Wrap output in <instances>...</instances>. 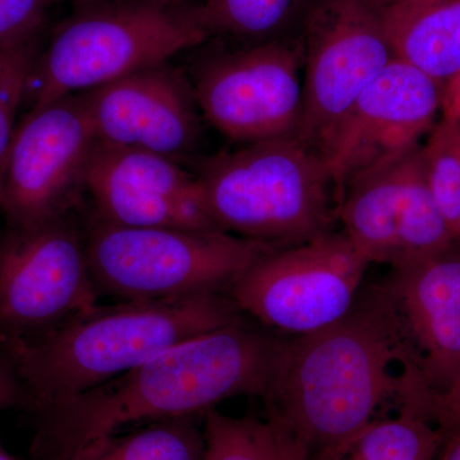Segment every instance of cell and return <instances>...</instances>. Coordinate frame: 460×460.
<instances>
[{
  "label": "cell",
  "instance_id": "obj_1",
  "mask_svg": "<svg viewBox=\"0 0 460 460\" xmlns=\"http://www.w3.org/2000/svg\"><path fill=\"white\" fill-rule=\"evenodd\" d=\"M279 341L241 319L172 345L127 374L38 411L33 456L66 460L131 426L195 417L234 396L263 399Z\"/></svg>",
  "mask_w": 460,
  "mask_h": 460
},
{
  "label": "cell",
  "instance_id": "obj_2",
  "mask_svg": "<svg viewBox=\"0 0 460 460\" xmlns=\"http://www.w3.org/2000/svg\"><path fill=\"white\" fill-rule=\"evenodd\" d=\"M398 332L374 286L328 328L280 339L263 401L269 420L310 458L359 434L387 404L407 401Z\"/></svg>",
  "mask_w": 460,
  "mask_h": 460
},
{
  "label": "cell",
  "instance_id": "obj_3",
  "mask_svg": "<svg viewBox=\"0 0 460 460\" xmlns=\"http://www.w3.org/2000/svg\"><path fill=\"white\" fill-rule=\"evenodd\" d=\"M241 319L226 293L98 304L0 348L13 363L27 410L38 413L127 374L172 345Z\"/></svg>",
  "mask_w": 460,
  "mask_h": 460
},
{
  "label": "cell",
  "instance_id": "obj_4",
  "mask_svg": "<svg viewBox=\"0 0 460 460\" xmlns=\"http://www.w3.org/2000/svg\"><path fill=\"white\" fill-rule=\"evenodd\" d=\"M198 178L217 229L277 248L332 232L338 214L325 159L296 136L219 154Z\"/></svg>",
  "mask_w": 460,
  "mask_h": 460
},
{
  "label": "cell",
  "instance_id": "obj_5",
  "mask_svg": "<svg viewBox=\"0 0 460 460\" xmlns=\"http://www.w3.org/2000/svg\"><path fill=\"white\" fill-rule=\"evenodd\" d=\"M208 38L196 7L120 2L93 5L58 27L27 81V111L168 63Z\"/></svg>",
  "mask_w": 460,
  "mask_h": 460
},
{
  "label": "cell",
  "instance_id": "obj_6",
  "mask_svg": "<svg viewBox=\"0 0 460 460\" xmlns=\"http://www.w3.org/2000/svg\"><path fill=\"white\" fill-rule=\"evenodd\" d=\"M84 246L96 292L122 301L226 293L277 247L220 230L115 226L84 208Z\"/></svg>",
  "mask_w": 460,
  "mask_h": 460
},
{
  "label": "cell",
  "instance_id": "obj_7",
  "mask_svg": "<svg viewBox=\"0 0 460 460\" xmlns=\"http://www.w3.org/2000/svg\"><path fill=\"white\" fill-rule=\"evenodd\" d=\"M385 0H313L305 22L299 138L323 157L356 100L393 59Z\"/></svg>",
  "mask_w": 460,
  "mask_h": 460
},
{
  "label": "cell",
  "instance_id": "obj_8",
  "mask_svg": "<svg viewBox=\"0 0 460 460\" xmlns=\"http://www.w3.org/2000/svg\"><path fill=\"white\" fill-rule=\"evenodd\" d=\"M343 230L277 248L228 290L233 304L265 328L304 335L332 325L352 308L367 270Z\"/></svg>",
  "mask_w": 460,
  "mask_h": 460
},
{
  "label": "cell",
  "instance_id": "obj_9",
  "mask_svg": "<svg viewBox=\"0 0 460 460\" xmlns=\"http://www.w3.org/2000/svg\"><path fill=\"white\" fill-rule=\"evenodd\" d=\"M96 141L77 93L23 114L0 168V211L8 226L29 228L80 214Z\"/></svg>",
  "mask_w": 460,
  "mask_h": 460
},
{
  "label": "cell",
  "instance_id": "obj_10",
  "mask_svg": "<svg viewBox=\"0 0 460 460\" xmlns=\"http://www.w3.org/2000/svg\"><path fill=\"white\" fill-rule=\"evenodd\" d=\"M80 214L8 226L0 235V343L40 334L98 305Z\"/></svg>",
  "mask_w": 460,
  "mask_h": 460
},
{
  "label": "cell",
  "instance_id": "obj_11",
  "mask_svg": "<svg viewBox=\"0 0 460 460\" xmlns=\"http://www.w3.org/2000/svg\"><path fill=\"white\" fill-rule=\"evenodd\" d=\"M302 48L275 39L199 62L192 83L199 111L242 144L298 135L304 113Z\"/></svg>",
  "mask_w": 460,
  "mask_h": 460
},
{
  "label": "cell",
  "instance_id": "obj_12",
  "mask_svg": "<svg viewBox=\"0 0 460 460\" xmlns=\"http://www.w3.org/2000/svg\"><path fill=\"white\" fill-rule=\"evenodd\" d=\"M398 332L408 399L417 414L449 385L460 361V244L393 268L374 286Z\"/></svg>",
  "mask_w": 460,
  "mask_h": 460
},
{
  "label": "cell",
  "instance_id": "obj_13",
  "mask_svg": "<svg viewBox=\"0 0 460 460\" xmlns=\"http://www.w3.org/2000/svg\"><path fill=\"white\" fill-rule=\"evenodd\" d=\"M443 102V84L395 57L363 90L323 154L338 205L348 184L419 147Z\"/></svg>",
  "mask_w": 460,
  "mask_h": 460
},
{
  "label": "cell",
  "instance_id": "obj_14",
  "mask_svg": "<svg viewBox=\"0 0 460 460\" xmlns=\"http://www.w3.org/2000/svg\"><path fill=\"white\" fill-rule=\"evenodd\" d=\"M420 146L357 178L341 193V230L370 265L398 268L456 243L429 192Z\"/></svg>",
  "mask_w": 460,
  "mask_h": 460
},
{
  "label": "cell",
  "instance_id": "obj_15",
  "mask_svg": "<svg viewBox=\"0 0 460 460\" xmlns=\"http://www.w3.org/2000/svg\"><path fill=\"white\" fill-rule=\"evenodd\" d=\"M84 195L91 213L115 226L219 230L206 211L198 175L137 148L96 141L84 172Z\"/></svg>",
  "mask_w": 460,
  "mask_h": 460
},
{
  "label": "cell",
  "instance_id": "obj_16",
  "mask_svg": "<svg viewBox=\"0 0 460 460\" xmlns=\"http://www.w3.org/2000/svg\"><path fill=\"white\" fill-rule=\"evenodd\" d=\"M77 95L99 141L181 164L198 146L201 124L192 83L169 62Z\"/></svg>",
  "mask_w": 460,
  "mask_h": 460
},
{
  "label": "cell",
  "instance_id": "obj_17",
  "mask_svg": "<svg viewBox=\"0 0 460 460\" xmlns=\"http://www.w3.org/2000/svg\"><path fill=\"white\" fill-rule=\"evenodd\" d=\"M394 56L440 84L460 75V0H385Z\"/></svg>",
  "mask_w": 460,
  "mask_h": 460
},
{
  "label": "cell",
  "instance_id": "obj_18",
  "mask_svg": "<svg viewBox=\"0 0 460 460\" xmlns=\"http://www.w3.org/2000/svg\"><path fill=\"white\" fill-rule=\"evenodd\" d=\"M66 460H205L204 429L193 417L155 420L93 441Z\"/></svg>",
  "mask_w": 460,
  "mask_h": 460
},
{
  "label": "cell",
  "instance_id": "obj_19",
  "mask_svg": "<svg viewBox=\"0 0 460 460\" xmlns=\"http://www.w3.org/2000/svg\"><path fill=\"white\" fill-rule=\"evenodd\" d=\"M444 434L407 410L378 419L359 434L311 460H436Z\"/></svg>",
  "mask_w": 460,
  "mask_h": 460
},
{
  "label": "cell",
  "instance_id": "obj_20",
  "mask_svg": "<svg viewBox=\"0 0 460 460\" xmlns=\"http://www.w3.org/2000/svg\"><path fill=\"white\" fill-rule=\"evenodd\" d=\"M304 3L305 0H205L196 12L208 36H229L257 44L275 40Z\"/></svg>",
  "mask_w": 460,
  "mask_h": 460
},
{
  "label": "cell",
  "instance_id": "obj_21",
  "mask_svg": "<svg viewBox=\"0 0 460 460\" xmlns=\"http://www.w3.org/2000/svg\"><path fill=\"white\" fill-rule=\"evenodd\" d=\"M420 155L429 192L453 234L460 217V122L453 114L443 111Z\"/></svg>",
  "mask_w": 460,
  "mask_h": 460
},
{
  "label": "cell",
  "instance_id": "obj_22",
  "mask_svg": "<svg viewBox=\"0 0 460 460\" xmlns=\"http://www.w3.org/2000/svg\"><path fill=\"white\" fill-rule=\"evenodd\" d=\"M205 460H278L277 436L268 420L205 411Z\"/></svg>",
  "mask_w": 460,
  "mask_h": 460
},
{
  "label": "cell",
  "instance_id": "obj_23",
  "mask_svg": "<svg viewBox=\"0 0 460 460\" xmlns=\"http://www.w3.org/2000/svg\"><path fill=\"white\" fill-rule=\"evenodd\" d=\"M36 44L0 47V168L23 107L27 81L38 56Z\"/></svg>",
  "mask_w": 460,
  "mask_h": 460
},
{
  "label": "cell",
  "instance_id": "obj_24",
  "mask_svg": "<svg viewBox=\"0 0 460 460\" xmlns=\"http://www.w3.org/2000/svg\"><path fill=\"white\" fill-rule=\"evenodd\" d=\"M45 0H0V47L36 44Z\"/></svg>",
  "mask_w": 460,
  "mask_h": 460
},
{
  "label": "cell",
  "instance_id": "obj_25",
  "mask_svg": "<svg viewBox=\"0 0 460 460\" xmlns=\"http://www.w3.org/2000/svg\"><path fill=\"white\" fill-rule=\"evenodd\" d=\"M417 416L428 420L444 436L460 429V361L449 385L438 394L429 396Z\"/></svg>",
  "mask_w": 460,
  "mask_h": 460
},
{
  "label": "cell",
  "instance_id": "obj_26",
  "mask_svg": "<svg viewBox=\"0 0 460 460\" xmlns=\"http://www.w3.org/2000/svg\"><path fill=\"white\" fill-rule=\"evenodd\" d=\"M9 408H26V398L13 363L0 348V410Z\"/></svg>",
  "mask_w": 460,
  "mask_h": 460
},
{
  "label": "cell",
  "instance_id": "obj_27",
  "mask_svg": "<svg viewBox=\"0 0 460 460\" xmlns=\"http://www.w3.org/2000/svg\"><path fill=\"white\" fill-rule=\"evenodd\" d=\"M269 422L271 423L277 436L278 460H311L304 447L288 434L286 429H281L270 420Z\"/></svg>",
  "mask_w": 460,
  "mask_h": 460
},
{
  "label": "cell",
  "instance_id": "obj_28",
  "mask_svg": "<svg viewBox=\"0 0 460 460\" xmlns=\"http://www.w3.org/2000/svg\"><path fill=\"white\" fill-rule=\"evenodd\" d=\"M443 111L453 114L460 122V75L444 84Z\"/></svg>",
  "mask_w": 460,
  "mask_h": 460
},
{
  "label": "cell",
  "instance_id": "obj_29",
  "mask_svg": "<svg viewBox=\"0 0 460 460\" xmlns=\"http://www.w3.org/2000/svg\"><path fill=\"white\" fill-rule=\"evenodd\" d=\"M436 460H460V429L445 436L443 447Z\"/></svg>",
  "mask_w": 460,
  "mask_h": 460
},
{
  "label": "cell",
  "instance_id": "obj_30",
  "mask_svg": "<svg viewBox=\"0 0 460 460\" xmlns=\"http://www.w3.org/2000/svg\"><path fill=\"white\" fill-rule=\"evenodd\" d=\"M120 2L140 3L165 8H186L187 0H120Z\"/></svg>",
  "mask_w": 460,
  "mask_h": 460
},
{
  "label": "cell",
  "instance_id": "obj_31",
  "mask_svg": "<svg viewBox=\"0 0 460 460\" xmlns=\"http://www.w3.org/2000/svg\"><path fill=\"white\" fill-rule=\"evenodd\" d=\"M0 460H14L13 456H12L11 454L8 453V450L5 449L2 440H0Z\"/></svg>",
  "mask_w": 460,
  "mask_h": 460
},
{
  "label": "cell",
  "instance_id": "obj_32",
  "mask_svg": "<svg viewBox=\"0 0 460 460\" xmlns=\"http://www.w3.org/2000/svg\"><path fill=\"white\" fill-rule=\"evenodd\" d=\"M453 237L456 243L460 244V217L458 223H456V228H454Z\"/></svg>",
  "mask_w": 460,
  "mask_h": 460
},
{
  "label": "cell",
  "instance_id": "obj_33",
  "mask_svg": "<svg viewBox=\"0 0 460 460\" xmlns=\"http://www.w3.org/2000/svg\"><path fill=\"white\" fill-rule=\"evenodd\" d=\"M45 2H47V4L49 5L51 3L65 2V0H45Z\"/></svg>",
  "mask_w": 460,
  "mask_h": 460
}]
</instances>
